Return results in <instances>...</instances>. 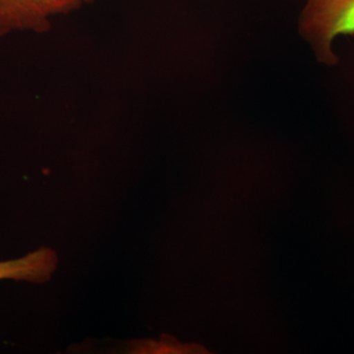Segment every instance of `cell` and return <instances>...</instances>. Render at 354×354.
<instances>
[{"label": "cell", "instance_id": "obj_4", "mask_svg": "<svg viewBox=\"0 0 354 354\" xmlns=\"http://www.w3.org/2000/svg\"><path fill=\"white\" fill-rule=\"evenodd\" d=\"M72 3L76 7L77 10L81 8L83 6H87V4L94 3L95 0H71Z\"/></svg>", "mask_w": 354, "mask_h": 354}, {"label": "cell", "instance_id": "obj_3", "mask_svg": "<svg viewBox=\"0 0 354 354\" xmlns=\"http://www.w3.org/2000/svg\"><path fill=\"white\" fill-rule=\"evenodd\" d=\"M57 266V254L43 247L24 257L0 262V279L44 283L50 279Z\"/></svg>", "mask_w": 354, "mask_h": 354}, {"label": "cell", "instance_id": "obj_1", "mask_svg": "<svg viewBox=\"0 0 354 354\" xmlns=\"http://www.w3.org/2000/svg\"><path fill=\"white\" fill-rule=\"evenodd\" d=\"M299 32L313 48L319 62L329 66L339 62L333 50L337 36H354V0H307L299 19Z\"/></svg>", "mask_w": 354, "mask_h": 354}, {"label": "cell", "instance_id": "obj_2", "mask_svg": "<svg viewBox=\"0 0 354 354\" xmlns=\"http://www.w3.org/2000/svg\"><path fill=\"white\" fill-rule=\"evenodd\" d=\"M75 10L71 0H0V38L15 32L48 34L53 17Z\"/></svg>", "mask_w": 354, "mask_h": 354}]
</instances>
